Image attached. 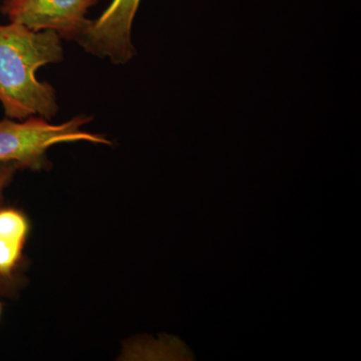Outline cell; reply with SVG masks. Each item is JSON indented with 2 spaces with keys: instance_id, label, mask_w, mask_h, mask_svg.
Instances as JSON below:
<instances>
[{
  "instance_id": "1",
  "label": "cell",
  "mask_w": 361,
  "mask_h": 361,
  "mask_svg": "<svg viewBox=\"0 0 361 361\" xmlns=\"http://www.w3.org/2000/svg\"><path fill=\"white\" fill-rule=\"evenodd\" d=\"M61 40L52 30L35 32L16 23L0 25V104L7 118L51 121L58 115L56 90L39 82L37 71L63 61Z\"/></svg>"
},
{
  "instance_id": "2",
  "label": "cell",
  "mask_w": 361,
  "mask_h": 361,
  "mask_svg": "<svg viewBox=\"0 0 361 361\" xmlns=\"http://www.w3.org/2000/svg\"><path fill=\"white\" fill-rule=\"evenodd\" d=\"M90 121L87 115L73 116L61 123H51L39 116L0 121V163L14 161L21 169L42 170L49 164L47 149L56 145L75 142L111 145L104 135L84 130Z\"/></svg>"
},
{
  "instance_id": "3",
  "label": "cell",
  "mask_w": 361,
  "mask_h": 361,
  "mask_svg": "<svg viewBox=\"0 0 361 361\" xmlns=\"http://www.w3.org/2000/svg\"><path fill=\"white\" fill-rule=\"evenodd\" d=\"M99 0H4L1 13L11 23L35 30H52L61 39L75 42L85 32L87 13Z\"/></svg>"
},
{
  "instance_id": "4",
  "label": "cell",
  "mask_w": 361,
  "mask_h": 361,
  "mask_svg": "<svg viewBox=\"0 0 361 361\" xmlns=\"http://www.w3.org/2000/svg\"><path fill=\"white\" fill-rule=\"evenodd\" d=\"M141 0H111L97 20H90L77 44L87 54L123 66L135 56L132 26Z\"/></svg>"
},
{
  "instance_id": "5",
  "label": "cell",
  "mask_w": 361,
  "mask_h": 361,
  "mask_svg": "<svg viewBox=\"0 0 361 361\" xmlns=\"http://www.w3.org/2000/svg\"><path fill=\"white\" fill-rule=\"evenodd\" d=\"M28 232L25 216L13 209L0 210V275L11 277Z\"/></svg>"
},
{
  "instance_id": "6",
  "label": "cell",
  "mask_w": 361,
  "mask_h": 361,
  "mask_svg": "<svg viewBox=\"0 0 361 361\" xmlns=\"http://www.w3.org/2000/svg\"><path fill=\"white\" fill-rule=\"evenodd\" d=\"M20 166L14 161H4L0 163V195L4 191V188L13 180L16 171L20 170Z\"/></svg>"
},
{
  "instance_id": "7",
  "label": "cell",
  "mask_w": 361,
  "mask_h": 361,
  "mask_svg": "<svg viewBox=\"0 0 361 361\" xmlns=\"http://www.w3.org/2000/svg\"><path fill=\"white\" fill-rule=\"evenodd\" d=\"M13 284L11 277H4L0 275V295H7L13 290Z\"/></svg>"
},
{
  "instance_id": "8",
  "label": "cell",
  "mask_w": 361,
  "mask_h": 361,
  "mask_svg": "<svg viewBox=\"0 0 361 361\" xmlns=\"http://www.w3.org/2000/svg\"><path fill=\"white\" fill-rule=\"evenodd\" d=\"M0 312H1V305H0Z\"/></svg>"
}]
</instances>
